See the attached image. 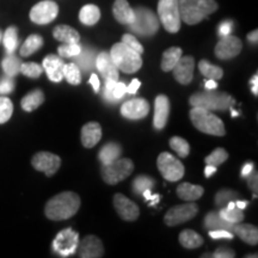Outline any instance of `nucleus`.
Here are the masks:
<instances>
[{"label":"nucleus","mask_w":258,"mask_h":258,"mask_svg":"<svg viewBox=\"0 0 258 258\" xmlns=\"http://www.w3.org/2000/svg\"><path fill=\"white\" fill-rule=\"evenodd\" d=\"M80 207V198L76 192L64 191L47 202L44 213L53 221H62L72 218Z\"/></svg>","instance_id":"nucleus-1"},{"label":"nucleus","mask_w":258,"mask_h":258,"mask_svg":"<svg viewBox=\"0 0 258 258\" xmlns=\"http://www.w3.org/2000/svg\"><path fill=\"white\" fill-rule=\"evenodd\" d=\"M178 9L182 22L195 25L218 10L215 0H178Z\"/></svg>","instance_id":"nucleus-2"},{"label":"nucleus","mask_w":258,"mask_h":258,"mask_svg":"<svg viewBox=\"0 0 258 258\" xmlns=\"http://www.w3.org/2000/svg\"><path fill=\"white\" fill-rule=\"evenodd\" d=\"M190 120L194 127L205 134L224 137L226 134L225 124L218 116L202 106H192L190 110Z\"/></svg>","instance_id":"nucleus-3"},{"label":"nucleus","mask_w":258,"mask_h":258,"mask_svg":"<svg viewBox=\"0 0 258 258\" xmlns=\"http://www.w3.org/2000/svg\"><path fill=\"white\" fill-rule=\"evenodd\" d=\"M110 55L117 69L124 73H135L143 66V59H141L140 54L132 50L122 42H118L112 46Z\"/></svg>","instance_id":"nucleus-4"},{"label":"nucleus","mask_w":258,"mask_h":258,"mask_svg":"<svg viewBox=\"0 0 258 258\" xmlns=\"http://www.w3.org/2000/svg\"><path fill=\"white\" fill-rule=\"evenodd\" d=\"M234 98L228 93L217 92L208 90L206 92L195 93L190 97V104L192 106H202L208 110H226L234 104Z\"/></svg>","instance_id":"nucleus-5"},{"label":"nucleus","mask_w":258,"mask_h":258,"mask_svg":"<svg viewBox=\"0 0 258 258\" xmlns=\"http://www.w3.org/2000/svg\"><path fill=\"white\" fill-rule=\"evenodd\" d=\"M134 22L129 24L131 30L140 36H153L159 29L157 16L150 9L137 8L134 10Z\"/></svg>","instance_id":"nucleus-6"},{"label":"nucleus","mask_w":258,"mask_h":258,"mask_svg":"<svg viewBox=\"0 0 258 258\" xmlns=\"http://www.w3.org/2000/svg\"><path fill=\"white\" fill-rule=\"evenodd\" d=\"M134 170L133 161L128 158H118L112 163L103 165L102 177L105 183L115 185L132 175Z\"/></svg>","instance_id":"nucleus-7"},{"label":"nucleus","mask_w":258,"mask_h":258,"mask_svg":"<svg viewBox=\"0 0 258 258\" xmlns=\"http://www.w3.org/2000/svg\"><path fill=\"white\" fill-rule=\"evenodd\" d=\"M158 16L166 31L175 34L180 29L178 0H160L158 3Z\"/></svg>","instance_id":"nucleus-8"},{"label":"nucleus","mask_w":258,"mask_h":258,"mask_svg":"<svg viewBox=\"0 0 258 258\" xmlns=\"http://www.w3.org/2000/svg\"><path fill=\"white\" fill-rule=\"evenodd\" d=\"M158 170L163 177L170 182H177L184 176V166L172 154L163 152L157 159Z\"/></svg>","instance_id":"nucleus-9"},{"label":"nucleus","mask_w":258,"mask_h":258,"mask_svg":"<svg viewBox=\"0 0 258 258\" xmlns=\"http://www.w3.org/2000/svg\"><path fill=\"white\" fill-rule=\"evenodd\" d=\"M79 234L72 228H66L57 233L55 239L53 240V250L60 256L67 257L73 254L78 249Z\"/></svg>","instance_id":"nucleus-10"},{"label":"nucleus","mask_w":258,"mask_h":258,"mask_svg":"<svg viewBox=\"0 0 258 258\" xmlns=\"http://www.w3.org/2000/svg\"><path fill=\"white\" fill-rule=\"evenodd\" d=\"M199 212V207L195 203H184V205L175 206L164 217V222L167 226H177L186 222L195 217Z\"/></svg>","instance_id":"nucleus-11"},{"label":"nucleus","mask_w":258,"mask_h":258,"mask_svg":"<svg viewBox=\"0 0 258 258\" xmlns=\"http://www.w3.org/2000/svg\"><path fill=\"white\" fill-rule=\"evenodd\" d=\"M59 14V6L55 2L44 0L37 3L30 11V19L35 24L44 25L53 22Z\"/></svg>","instance_id":"nucleus-12"},{"label":"nucleus","mask_w":258,"mask_h":258,"mask_svg":"<svg viewBox=\"0 0 258 258\" xmlns=\"http://www.w3.org/2000/svg\"><path fill=\"white\" fill-rule=\"evenodd\" d=\"M31 164L37 171L44 172L48 177H50L59 170L61 159L59 156L50 152H38L32 157Z\"/></svg>","instance_id":"nucleus-13"},{"label":"nucleus","mask_w":258,"mask_h":258,"mask_svg":"<svg viewBox=\"0 0 258 258\" xmlns=\"http://www.w3.org/2000/svg\"><path fill=\"white\" fill-rule=\"evenodd\" d=\"M241 49H243V43L239 38L232 35H226L218 42L215 47V55L220 60H228L239 55Z\"/></svg>","instance_id":"nucleus-14"},{"label":"nucleus","mask_w":258,"mask_h":258,"mask_svg":"<svg viewBox=\"0 0 258 258\" xmlns=\"http://www.w3.org/2000/svg\"><path fill=\"white\" fill-rule=\"evenodd\" d=\"M114 207L117 214L125 221H135L140 215L137 203L125 198L123 194H116L114 196Z\"/></svg>","instance_id":"nucleus-15"},{"label":"nucleus","mask_w":258,"mask_h":258,"mask_svg":"<svg viewBox=\"0 0 258 258\" xmlns=\"http://www.w3.org/2000/svg\"><path fill=\"white\" fill-rule=\"evenodd\" d=\"M150 111V104L144 98L131 99L121 106V114L129 120H140L146 117Z\"/></svg>","instance_id":"nucleus-16"},{"label":"nucleus","mask_w":258,"mask_h":258,"mask_svg":"<svg viewBox=\"0 0 258 258\" xmlns=\"http://www.w3.org/2000/svg\"><path fill=\"white\" fill-rule=\"evenodd\" d=\"M194 69H195V60L192 56H180L172 69L173 77L182 85H188L194 78Z\"/></svg>","instance_id":"nucleus-17"},{"label":"nucleus","mask_w":258,"mask_h":258,"mask_svg":"<svg viewBox=\"0 0 258 258\" xmlns=\"http://www.w3.org/2000/svg\"><path fill=\"white\" fill-rule=\"evenodd\" d=\"M78 254L82 258H99L104 254V247L99 238L96 235H88L79 245Z\"/></svg>","instance_id":"nucleus-18"},{"label":"nucleus","mask_w":258,"mask_h":258,"mask_svg":"<svg viewBox=\"0 0 258 258\" xmlns=\"http://www.w3.org/2000/svg\"><path fill=\"white\" fill-rule=\"evenodd\" d=\"M96 66L105 80H118V69L111 59L110 53L102 51L96 57Z\"/></svg>","instance_id":"nucleus-19"},{"label":"nucleus","mask_w":258,"mask_h":258,"mask_svg":"<svg viewBox=\"0 0 258 258\" xmlns=\"http://www.w3.org/2000/svg\"><path fill=\"white\" fill-rule=\"evenodd\" d=\"M170 115V101L165 95H159L154 103L153 124L156 129H163L167 123Z\"/></svg>","instance_id":"nucleus-20"},{"label":"nucleus","mask_w":258,"mask_h":258,"mask_svg":"<svg viewBox=\"0 0 258 258\" xmlns=\"http://www.w3.org/2000/svg\"><path fill=\"white\" fill-rule=\"evenodd\" d=\"M63 61L57 55H48L43 60V69L51 82L59 83L63 78Z\"/></svg>","instance_id":"nucleus-21"},{"label":"nucleus","mask_w":258,"mask_h":258,"mask_svg":"<svg viewBox=\"0 0 258 258\" xmlns=\"http://www.w3.org/2000/svg\"><path fill=\"white\" fill-rule=\"evenodd\" d=\"M102 139V127L97 122H90L82 128V143L86 148L96 146Z\"/></svg>","instance_id":"nucleus-22"},{"label":"nucleus","mask_w":258,"mask_h":258,"mask_svg":"<svg viewBox=\"0 0 258 258\" xmlns=\"http://www.w3.org/2000/svg\"><path fill=\"white\" fill-rule=\"evenodd\" d=\"M112 14L116 21L121 24L129 25L134 22V10L131 8L127 0H115Z\"/></svg>","instance_id":"nucleus-23"},{"label":"nucleus","mask_w":258,"mask_h":258,"mask_svg":"<svg viewBox=\"0 0 258 258\" xmlns=\"http://www.w3.org/2000/svg\"><path fill=\"white\" fill-rule=\"evenodd\" d=\"M233 233L250 245H256L258 243V230L256 226L251 224L238 222V225L233 226Z\"/></svg>","instance_id":"nucleus-24"},{"label":"nucleus","mask_w":258,"mask_h":258,"mask_svg":"<svg viewBox=\"0 0 258 258\" xmlns=\"http://www.w3.org/2000/svg\"><path fill=\"white\" fill-rule=\"evenodd\" d=\"M205 190L201 185H194L190 183H182L177 186V195L180 200L186 202H192L201 199Z\"/></svg>","instance_id":"nucleus-25"},{"label":"nucleus","mask_w":258,"mask_h":258,"mask_svg":"<svg viewBox=\"0 0 258 258\" xmlns=\"http://www.w3.org/2000/svg\"><path fill=\"white\" fill-rule=\"evenodd\" d=\"M234 224L226 221L224 218L221 217L219 212H209L207 217L205 218V227L208 231L213 230H227L233 232Z\"/></svg>","instance_id":"nucleus-26"},{"label":"nucleus","mask_w":258,"mask_h":258,"mask_svg":"<svg viewBox=\"0 0 258 258\" xmlns=\"http://www.w3.org/2000/svg\"><path fill=\"white\" fill-rule=\"evenodd\" d=\"M53 36L55 40L62 43H79V32L70 25H57L53 30Z\"/></svg>","instance_id":"nucleus-27"},{"label":"nucleus","mask_w":258,"mask_h":258,"mask_svg":"<svg viewBox=\"0 0 258 258\" xmlns=\"http://www.w3.org/2000/svg\"><path fill=\"white\" fill-rule=\"evenodd\" d=\"M121 153L122 147L120 145L116 143H109L102 147V150L98 153V157L103 165H106V164L118 159L121 157Z\"/></svg>","instance_id":"nucleus-28"},{"label":"nucleus","mask_w":258,"mask_h":258,"mask_svg":"<svg viewBox=\"0 0 258 258\" xmlns=\"http://www.w3.org/2000/svg\"><path fill=\"white\" fill-rule=\"evenodd\" d=\"M44 102V93L41 90H32L31 92H29L27 96H24L22 98L21 105L23 108V110L30 112L34 111L35 109H37L42 103Z\"/></svg>","instance_id":"nucleus-29"},{"label":"nucleus","mask_w":258,"mask_h":258,"mask_svg":"<svg viewBox=\"0 0 258 258\" xmlns=\"http://www.w3.org/2000/svg\"><path fill=\"white\" fill-rule=\"evenodd\" d=\"M182 56V49L178 47H171L169 49L164 51L163 59H161V70L164 72H170L172 71L177 61Z\"/></svg>","instance_id":"nucleus-30"},{"label":"nucleus","mask_w":258,"mask_h":258,"mask_svg":"<svg viewBox=\"0 0 258 258\" xmlns=\"http://www.w3.org/2000/svg\"><path fill=\"white\" fill-rule=\"evenodd\" d=\"M99 18H101V10L96 5H85L79 12L80 22L85 25H95Z\"/></svg>","instance_id":"nucleus-31"},{"label":"nucleus","mask_w":258,"mask_h":258,"mask_svg":"<svg viewBox=\"0 0 258 258\" xmlns=\"http://www.w3.org/2000/svg\"><path fill=\"white\" fill-rule=\"evenodd\" d=\"M74 60V63L79 67V70H83L84 72H89L93 70V66L96 64V54L93 50H82Z\"/></svg>","instance_id":"nucleus-32"},{"label":"nucleus","mask_w":258,"mask_h":258,"mask_svg":"<svg viewBox=\"0 0 258 258\" xmlns=\"http://www.w3.org/2000/svg\"><path fill=\"white\" fill-rule=\"evenodd\" d=\"M179 243L185 249H196L203 244V239L201 235L196 233L195 231L184 230L179 234Z\"/></svg>","instance_id":"nucleus-33"},{"label":"nucleus","mask_w":258,"mask_h":258,"mask_svg":"<svg viewBox=\"0 0 258 258\" xmlns=\"http://www.w3.org/2000/svg\"><path fill=\"white\" fill-rule=\"evenodd\" d=\"M42 46H43V38L40 35H30L21 48V55L24 57L30 56L31 54L40 49Z\"/></svg>","instance_id":"nucleus-34"},{"label":"nucleus","mask_w":258,"mask_h":258,"mask_svg":"<svg viewBox=\"0 0 258 258\" xmlns=\"http://www.w3.org/2000/svg\"><path fill=\"white\" fill-rule=\"evenodd\" d=\"M199 70L206 78L213 79V80H219L222 78L224 76V71L220 69L219 66H215V64L209 63L207 60H201L199 62Z\"/></svg>","instance_id":"nucleus-35"},{"label":"nucleus","mask_w":258,"mask_h":258,"mask_svg":"<svg viewBox=\"0 0 258 258\" xmlns=\"http://www.w3.org/2000/svg\"><path fill=\"white\" fill-rule=\"evenodd\" d=\"M21 64L22 62L18 57H16L14 54H9V55L3 60L2 67L3 70H4L6 76L14 78V77H16L19 73V71H21Z\"/></svg>","instance_id":"nucleus-36"},{"label":"nucleus","mask_w":258,"mask_h":258,"mask_svg":"<svg viewBox=\"0 0 258 258\" xmlns=\"http://www.w3.org/2000/svg\"><path fill=\"white\" fill-rule=\"evenodd\" d=\"M3 43H4L5 50L8 54H14L18 44V35L17 28L10 27L6 29L4 36H3Z\"/></svg>","instance_id":"nucleus-37"},{"label":"nucleus","mask_w":258,"mask_h":258,"mask_svg":"<svg viewBox=\"0 0 258 258\" xmlns=\"http://www.w3.org/2000/svg\"><path fill=\"white\" fill-rule=\"evenodd\" d=\"M63 78L72 85H78L82 82V74H80L79 67L76 63H69L63 66Z\"/></svg>","instance_id":"nucleus-38"},{"label":"nucleus","mask_w":258,"mask_h":258,"mask_svg":"<svg viewBox=\"0 0 258 258\" xmlns=\"http://www.w3.org/2000/svg\"><path fill=\"white\" fill-rule=\"evenodd\" d=\"M238 198H239V194L237 191H233V190H228V189H222L217 194V195H215L214 202L219 208H222V207H226V205H227L228 202L237 201Z\"/></svg>","instance_id":"nucleus-39"},{"label":"nucleus","mask_w":258,"mask_h":258,"mask_svg":"<svg viewBox=\"0 0 258 258\" xmlns=\"http://www.w3.org/2000/svg\"><path fill=\"white\" fill-rule=\"evenodd\" d=\"M170 147L172 148L175 152L178 154L180 158H186L189 156L190 146L188 141L184 140L183 138L173 137L170 139Z\"/></svg>","instance_id":"nucleus-40"},{"label":"nucleus","mask_w":258,"mask_h":258,"mask_svg":"<svg viewBox=\"0 0 258 258\" xmlns=\"http://www.w3.org/2000/svg\"><path fill=\"white\" fill-rule=\"evenodd\" d=\"M220 215L225 219L226 221L231 222V224H238L244 220V213L241 209L234 207L233 209H227L226 207H222L220 211Z\"/></svg>","instance_id":"nucleus-41"},{"label":"nucleus","mask_w":258,"mask_h":258,"mask_svg":"<svg viewBox=\"0 0 258 258\" xmlns=\"http://www.w3.org/2000/svg\"><path fill=\"white\" fill-rule=\"evenodd\" d=\"M14 112V104L8 97H0V124L8 122Z\"/></svg>","instance_id":"nucleus-42"},{"label":"nucleus","mask_w":258,"mask_h":258,"mask_svg":"<svg viewBox=\"0 0 258 258\" xmlns=\"http://www.w3.org/2000/svg\"><path fill=\"white\" fill-rule=\"evenodd\" d=\"M154 180L148 176H138L133 182V190L137 195H141L145 190L152 189Z\"/></svg>","instance_id":"nucleus-43"},{"label":"nucleus","mask_w":258,"mask_h":258,"mask_svg":"<svg viewBox=\"0 0 258 258\" xmlns=\"http://www.w3.org/2000/svg\"><path fill=\"white\" fill-rule=\"evenodd\" d=\"M228 158V153L226 152L224 148L219 147L217 150H214L213 152L209 154L208 157L205 158L206 164L208 165H214V166H219L221 165L222 163H225Z\"/></svg>","instance_id":"nucleus-44"},{"label":"nucleus","mask_w":258,"mask_h":258,"mask_svg":"<svg viewBox=\"0 0 258 258\" xmlns=\"http://www.w3.org/2000/svg\"><path fill=\"white\" fill-rule=\"evenodd\" d=\"M42 71H43V69L36 62H27L21 64V71H19V73H23L24 76L29 77V78L36 79L42 74Z\"/></svg>","instance_id":"nucleus-45"},{"label":"nucleus","mask_w":258,"mask_h":258,"mask_svg":"<svg viewBox=\"0 0 258 258\" xmlns=\"http://www.w3.org/2000/svg\"><path fill=\"white\" fill-rule=\"evenodd\" d=\"M57 51L62 57H74L82 51V47L79 46V43H66L64 46L57 48Z\"/></svg>","instance_id":"nucleus-46"},{"label":"nucleus","mask_w":258,"mask_h":258,"mask_svg":"<svg viewBox=\"0 0 258 258\" xmlns=\"http://www.w3.org/2000/svg\"><path fill=\"white\" fill-rule=\"evenodd\" d=\"M122 43H124L128 48H131L132 50L137 51V53L140 54V55L144 53V47L141 46L140 42H139L133 35L131 34L123 35V36H122Z\"/></svg>","instance_id":"nucleus-47"},{"label":"nucleus","mask_w":258,"mask_h":258,"mask_svg":"<svg viewBox=\"0 0 258 258\" xmlns=\"http://www.w3.org/2000/svg\"><path fill=\"white\" fill-rule=\"evenodd\" d=\"M15 89V82L12 77L6 76L0 79V95H6V93L12 92Z\"/></svg>","instance_id":"nucleus-48"},{"label":"nucleus","mask_w":258,"mask_h":258,"mask_svg":"<svg viewBox=\"0 0 258 258\" xmlns=\"http://www.w3.org/2000/svg\"><path fill=\"white\" fill-rule=\"evenodd\" d=\"M247 180V184H249L251 191H252L254 195H257V191H258V173H257V170L253 169L251 172L245 177Z\"/></svg>","instance_id":"nucleus-49"},{"label":"nucleus","mask_w":258,"mask_h":258,"mask_svg":"<svg viewBox=\"0 0 258 258\" xmlns=\"http://www.w3.org/2000/svg\"><path fill=\"white\" fill-rule=\"evenodd\" d=\"M209 235L213 239H232L233 232L227 230H213L209 231Z\"/></svg>","instance_id":"nucleus-50"},{"label":"nucleus","mask_w":258,"mask_h":258,"mask_svg":"<svg viewBox=\"0 0 258 258\" xmlns=\"http://www.w3.org/2000/svg\"><path fill=\"white\" fill-rule=\"evenodd\" d=\"M213 257H217V258H233L235 257V252L230 247H225L221 246L213 253Z\"/></svg>","instance_id":"nucleus-51"},{"label":"nucleus","mask_w":258,"mask_h":258,"mask_svg":"<svg viewBox=\"0 0 258 258\" xmlns=\"http://www.w3.org/2000/svg\"><path fill=\"white\" fill-rule=\"evenodd\" d=\"M127 92V86L123 83H118L116 82L114 89H112V95L116 99H121L122 97L124 96V93Z\"/></svg>","instance_id":"nucleus-52"},{"label":"nucleus","mask_w":258,"mask_h":258,"mask_svg":"<svg viewBox=\"0 0 258 258\" xmlns=\"http://www.w3.org/2000/svg\"><path fill=\"white\" fill-rule=\"evenodd\" d=\"M232 28H233V23H232V22H230V21L222 22V23L220 24V27H219V35H220V36L230 35L232 31Z\"/></svg>","instance_id":"nucleus-53"},{"label":"nucleus","mask_w":258,"mask_h":258,"mask_svg":"<svg viewBox=\"0 0 258 258\" xmlns=\"http://www.w3.org/2000/svg\"><path fill=\"white\" fill-rule=\"evenodd\" d=\"M141 195L144 196L145 200H147V201H151V206H154L156 203L159 202V195H152V194H151V189L145 190V191L141 194Z\"/></svg>","instance_id":"nucleus-54"},{"label":"nucleus","mask_w":258,"mask_h":258,"mask_svg":"<svg viewBox=\"0 0 258 258\" xmlns=\"http://www.w3.org/2000/svg\"><path fill=\"white\" fill-rule=\"evenodd\" d=\"M141 85V82L139 79H133L132 80V83L129 84V86H127V92L131 93V95H134V93H137V91L140 88Z\"/></svg>","instance_id":"nucleus-55"},{"label":"nucleus","mask_w":258,"mask_h":258,"mask_svg":"<svg viewBox=\"0 0 258 258\" xmlns=\"http://www.w3.org/2000/svg\"><path fill=\"white\" fill-rule=\"evenodd\" d=\"M90 84L92 85L93 90H95L96 92H98L99 86H101V82H99L98 77H97L96 74H91V77H90Z\"/></svg>","instance_id":"nucleus-56"},{"label":"nucleus","mask_w":258,"mask_h":258,"mask_svg":"<svg viewBox=\"0 0 258 258\" xmlns=\"http://www.w3.org/2000/svg\"><path fill=\"white\" fill-rule=\"evenodd\" d=\"M217 172V166L214 165H208V164H206V167H205V176L209 178L213 173Z\"/></svg>","instance_id":"nucleus-57"},{"label":"nucleus","mask_w":258,"mask_h":258,"mask_svg":"<svg viewBox=\"0 0 258 258\" xmlns=\"http://www.w3.org/2000/svg\"><path fill=\"white\" fill-rule=\"evenodd\" d=\"M253 167H254V165L252 163H247V164H245V165L243 166V170H241V176L243 177H246L247 175H249V173L251 172V171L253 170Z\"/></svg>","instance_id":"nucleus-58"},{"label":"nucleus","mask_w":258,"mask_h":258,"mask_svg":"<svg viewBox=\"0 0 258 258\" xmlns=\"http://www.w3.org/2000/svg\"><path fill=\"white\" fill-rule=\"evenodd\" d=\"M251 84H252V90H251V91H252L254 96H257L258 95V76L257 74L253 77L252 80H251Z\"/></svg>","instance_id":"nucleus-59"},{"label":"nucleus","mask_w":258,"mask_h":258,"mask_svg":"<svg viewBox=\"0 0 258 258\" xmlns=\"http://www.w3.org/2000/svg\"><path fill=\"white\" fill-rule=\"evenodd\" d=\"M205 88L207 90H215L218 88V83L217 80H213V79H208V82H206Z\"/></svg>","instance_id":"nucleus-60"},{"label":"nucleus","mask_w":258,"mask_h":258,"mask_svg":"<svg viewBox=\"0 0 258 258\" xmlns=\"http://www.w3.org/2000/svg\"><path fill=\"white\" fill-rule=\"evenodd\" d=\"M247 40L250 42H252V43H257V40H258V31L257 30H253L251 31L249 35H247Z\"/></svg>","instance_id":"nucleus-61"},{"label":"nucleus","mask_w":258,"mask_h":258,"mask_svg":"<svg viewBox=\"0 0 258 258\" xmlns=\"http://www.w3.org/2000/svg\"><path fill=\"white\" fill-rule=\"evenodd\" d=\"M235 202V207L237 208H239V209H241V211H244L245 208L247 207V205H249V202L247 201H234Z\"/></svg>","instance_id":"nucleus-62"},{"label":"nucleus","mask_w":258,"mask_h":258,"mask_svg":"<svg viewBox=\"0 0 258 258\" xmlns=\"http://www.w3.org/2000/svg\"><path fill=\"white\" fill-rule=\"evenodd\" d=\"M238 115H239L238 114V111H234V109H232V116L234 117V116H238Z\"/></svg>","instance_id":"nucleus-63"},{"label":"nucleus","mask_w":258,"mask_h":258,"mask_svg":"<svg viewBox=\"0 0 258 258\" xmlns=\"http://www.w3.org/2000/svg\"><path fill=\"white\" fill-rule=\"evenodd\" d=\"M2 40H3V34H2V31H0V42H2Z\"/></svg>","instance_id":"nucleus-64"}]
</instances>
